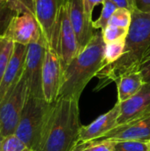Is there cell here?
Returning <instances> with one entry per match:
<instances>
[{
  "label": "cell",
  "mask_w": 150,
  "mask_h": 151,
  "mask_svg": "<svg viewBox=\"0 0 150 151\" xmlns=\"http://www.w3.org/2000/svg\"><path fill=\"white\" fill-rule=\"evenodd\" d=\"M114 145L111 141H94L78 145L73 151H114Z\"/></svg>",
  "instance_id": "23"
},
{
  "label": "cell",
  "mask_w": 150,
  "mask_h": 151,
  "mask_svg": "<svg viewBox=\"0 0 150 151\" xmlns=\"http://www.w3.org/2000/svg\"><path fill=\"white\" fill-rule=\"evenodd\" d=\"M103 2L104 0H83L85 12L89 19L93 20V11L95 7L98 4H103Z\"/></svg>",
  "instance_id": "27"
},
{
  "label": "cell",
  "mask_w": 150,
  "mask_h": 151,
  "mask_svg": "<svg viewBox=\"0 0 150 151\" xmlns=\"http://www.w3.org/2000/svg\"><path fill=\"white\" fill-rule=\"evenodd\" d=\"M139 71L143 77L144 82H150V57L141 61Z\"/></svg>",
  "instance_id": "26"
},
{
  "label": "cell",
  "mask_w": 150,
  "mask_h": 151,
  "mask_svg": "<svg viewBox=\"0 0 150 151\" xmlns=\"http://www.w3.org/2000/svg\"><path fill=\"white\" fill-rule=\"evenodd\" d=\"M134 4L135 10L145 13H150V0H134Z\"/></svg>",
  "instance_id": "29"
},
{
  "label": "cell",
  "mask_w": 150,
  "mask_h": 151,
  "mask_svg": "<svg viewBox=\"0 0 150 151\" xmlns=\"http://www.w3.org/2000/svg\"><path fill=\"white\" fill-rule=\"evenodd\" d=\"M63 68L56 50L47 46L42 67V96L49 103H55L59 95L62 82Z\"/></svg>",
  "instance_id": "9"
},
{
  "label": "cell",
  "mask_w": 150,
  "mask_h": 151,
  "mask_svg": "<svg viewBox=\"0 0 150 151\" xmlns=\"http://www.w3.org/2000/svg\"><path fill=\"white\" fill-rule=\"evenodd\" d=\"M132 23L126 39L123 56L115 63L103 67L96 75L99 81L95 90L115 82L123 74L137 71L150 48V13L134 10Z\"/></svg>",
  "instance_id": "1"
},
{
  "label": "cell",
  "mask_w": 150,
  "mask_h": 151,
  "mask_svg": "<svg viewBox=\"0 0 150 151\" xmlns=\"http://www.w3.org/2000/svg\"><path fill=\"white\" fill-rule=\"evenodd\" d=\"M148 146H149V151H150V140L148 142Z\"/></svg>",
  "instance_id": "32"
},
{
  "label": "cell",
  "mask_w": 150,
  "mask_h": 151,
  "mask_svg": "<svg viewBox=\"0 0 150 151\" xmlns=\"http://www.w3.org/2000/svg\"><path fill=\"white\" fill-rule=\"evenodd\" d=\"M125 46L126 40H118L109 43H105L103 51V68L117 62L123 56L125 51Z\"/></svg>",
  "instance_id": "18"
},
{
  "label": "cell",
  "mask_w": 150,
  "mask_h": 151,
  "mask_svg": "<svg viewBox=\"0 0 150 151\" xmlns=\"http://www.w3.org/2000/svg\"><path fill=\"white\" fill-rule=\"evenodd\" d=\"M54 104H49L43 98L27 97L14 134L32 151L42 150Z\"/></svg>",
  "instance_id": "4"
},
{
  "label": "cell",
  "mask_w": 150,
  "mask_h": 151,
  "mask_svg": "<svg viewBox=\"0 0 150 151\" xmlns=\"http://www.w3.org/2000/svg\"><path fill=\"white\" fill-rule=\"evenodd\" d=\"M132 17L133 13L130 10L126 8H118L111 16L109 24L124 28H129L132 23Z\"/></svg>",
  "instance_id": "22"
},
{
  "label": "cell",
  "mask_w": 150,
  "mask_h": 151,
  "mask_svg": "<svg viewBox=\"0 0 150 151\" xmlns=\"http://www.w3.org/2000/svg\"><path fill=\"white\" fill-rule=\"evenodd\" d=\"M114 3L118 8H126L131 12L135 10V4L134 0H108Z\"/></svg>",
  "instance_id": "28"
},
{
  "label": "cell",
  "mask_w": 150,
  "mask_h": 151,
  "mask_svg": "<svg viewBox=\"0 0 150 151\" xmlns=\"http://www.w3.org/2000/svg\"><path fill=\"white\" fill-rule=\"evenodd\" d=\"M114 142V151H149L148 142L120 141Z\"/></svg>",
  "instance_id": "25"
},
{
  "label": "cell",
  "mask_w": 150,
  "mask_h": 151,
  "mask_svg": "<svg viewBox=\"0 0 150 151\" xmlns=\"http://www.w3.org/2000/svg\"><path fill=\"white\" fill-rule=\"evenodd\" d=\"M104 46L102 33L97 30L88 45L64 70L58 98L80 100L86 86L103 68Z\"/></svg>",
  "instance_id": "2"
},
{
  "label": "cell",
  "mask_w": 150,
  "mask_h": 151,
  "mask_svg": "<svg viewBox=\"0 0 150 151\" xmlns=\"http://www.w3.org/2000/svg\"><path fill=\"white\" fill-rule=\"evenodd\" d=\"M120 114L119 103L113 106L108 112L102 114L95 120L87 126H82L80 133L79 145L99 140L118 125V119Z\"/></svg>",
  "instance_id": "13"
},
{
  "label": "cell",
  "mask_w": 150,
  "mask_h": 151,
  "mask_svg": "<svg viewBox=\"0 0 150 151\" xmlns=\"http://www.w3.org/2000/svg\"><path fill=\"white\" fill-rule=\"evenodd\" d=\"M3 139H4V137H3V135H2V134H1V131H0V150H1V145H2Z\"/></svg>",
  "instance_id": "31"
},
{
  "label": "cell",
  "mask_w": 150,
  "mask_h": 151,
  "mask_svg": "<svg viewBox=\"0 0 150 151\" xmlns=\"http://www.w3.org/2000/svg\"><path fill=\"white\" fill-rule=\"evenodd\" d=\"M47 44L43 37L36 42L27 45L23 76L28 88V96L43 98L42 67Z\"/></svg>",
  "instance_id": "7"
},
{
  "label": "cell",
  "mask_w": 150,
  "mask_h": 151,
  "mask_svg": "<svg viewBox=\"0 0 150 151\" xmlns=\"http://www.w3.org/2000/svg\"><path fill=\"white\" fill-rule=\"evenodd\" d=\"M4 35L14 43L26 46L36 42L42 36L40 26L30 10L20 12L15 15Z\"/></svg>",
  "instance_id": "8"
},
{
  "label": "cell",
  "mask_w": 150,
  "mask_h": 151,
  "mask_svg": "<svg viewBox=\"0 0 150 151\" xmlns=\"http://www.w3.org/2000/svg\"><path fill=\"white\" fill-rule=\"evenodd\" d=\"M67 4L69 18L81 51L97 30L93 27V20L85 12L83 0H67Z\"/></svg>",
  "instance_id": "12"
},
{
  "label": "cell",
  "mask_w": 150,
  "mask_h": 151,
  "mask_svg": "<svg viewBox=\"0 0 150 151\" xmlns=\"http://www.w3.org/2000/svg\"><path fill=\"white\" fill-rule=\"evenodd\" d=\"M50 47L53 48L57 53L63 72L80 52L78 40L69 18L67 0H64Z\"/></svg>",
  "instance_id": "5"
},
{
  "label": "cell",
  "mask_w": 150,
  "mask_h": 151,
  "mask_svg": "<svg viewBox=\"0 0 150 151\" xmlns=\"http://www.w3.org/2000/svg\"><path fill=\"white\" fill-rule=\"evenodd\" d=\"M14 42L5 35H0V83L11 58Z\"/></svg>",
  "instance_id": "19"
},
{
  "label": "cell",
  "mask_w": 150,
  "mask_h": 151,
  "mask_svg": "<svg viewBox=\"0 0 150 151\" xmlns=\"http://www.w3.org/2000/svg\"><path fill=\"white\" fill-rule=\"evenodd\" d=\"M81 127L79 100L59 97L53 106L42 151H73L79 145Z\"/></svg>",
  "instance_id": "3"
},
{
  "label": "cell",
  "mask_w": 150,
  "mask_h": 151,
  "mask_svg": "<svg viewBox=\"0 0 150 151\" xmlns=\"http://www.w3.org/2000/svg\"><path fill=\"white\" fill-rule=\"evenodd\" d=\"M26 10H30L29 0H0V35H4L13 17Z\"/></svg>",
  "instance_id": "17"
},
{
  "label": "cell",
  "mask_w": 150,
  "mask_h": 151,
  "mask_svg": "<svg viewBox=\"0 0 150 151\" xmlns=\"http://www.w3.org/2000/svg\"><path fill=\"white\" fill-rule=\"evenodd\" d=\"M115 83L118 89V102L123 103L136 95L145 82L141 72L137 70L123 74Z\"/></svg>",
  "instance_id": "16"
},
{
  "label": "cell",
  "mask_w": 150,
  "mask_h": 151,
  "mask_svg": "<svg viewBox=\"0 0 150 151\" xmlns=\"http://www.w3.org/2000/svg\"><path fill=\"white\" fill-rule=\"evenodd\" d=\"M27 46L15 43L11 58L0 83V102L21 80L24 73Z\"/></svg>",
  "instance_id": "14"
},
{
  "label": "cell",
  "mask_w": 150,
  "mask_h": 151,
  "mask_svg": "<svg viewBox=\"0 0 150 151\" xmlns=\"http://www.w3.org/2000/svg\"><path fill=\"white\" fill-rule=\"evenodd\" d=\"M64 0H29L30 10L35 17L47 46H50Z\"/></svg>",
  "instance_id": "10"
},
{
  "label": "cell",
  "mask_w": 150,
  "mask_h": 151,
  "mask_svg": "<svg viewBox=\"0 0 150 151\" xmlns=\"http://www.w3.org/2000/svg\"><path fill=\"white\" fill-rule=\"evenodd\" d=\"M28 97L24 76L0 102V131L3 137L15 134Z\"/></svg>",
  "instance_id": "6"
},
{
  "label": "cell",
  "mask_w": 150,
  "mask_h": 151,
  "mask_svg": "<svg viewBox=\"0 0 150 151\" xmlns=\"http://www.w3.org/2000/svg\"><path fill=\"white\" fill-rule=\"evenodd\" d=\"M150 140V115L138 120L118 126L96 141H141Z\"/></svg>",
  "instance_id": "15"
},
{
  "label": "cell",
  "mask_w": 150,
  "mask_h": 151,
  "mask_svg": "<svg viewBox=\"0 0 150 151\" xmlns=\"http://www.w3.org/2000/svg\"><path fill=\"white\" fill-rule=\"evenodd\" d=\"M119 105L120 114L117 127L149 116L150 82H145L136 95L123 103H119Z\"/></svg>",
  "instance_id": "11"
},
{
  "label": "cell",
  "mask_w": 150,
  "mask_h": 151,
  "mask_svg": "<svg viewBox=\"0 0 150 151\" xmlns=\"http://www.w3.org/2000/svg\"><path fill=\"white\" fill-rule=\"evenodd\" d=\"M100 31L102 33L104 43H109L118 40H126L129 32V28H124L108 24Z\"/></svg>",
  "instance_id": "21"
},
{
  "label": "cell",
  "mask_w": 150,
  "mask_h": 151,
  "mask_svg": "<svg viewBox=\"0 0 150 151\" xmlns=\"http://www.w3.org/2000/svg\"><path fill=\"white\" fill-rule=\"evenodd\" d=\"M150 57V48L148 50V51H147V53H146V55L144 56V58H143V59H145V58H149ZM142 59V60H143Z\"/></svg>",
  "instance_id": "30"
},
{
  "label": "cell",
  "mask_w": 150,
  "mask_h": 151,
  "mask_svg": "<svg viewBox=\"0 0 150 151\" xmlns=\"http://www.w3.org/2000/svg\"><path fill=\"white\" fill-rule=\"evenodd\" d=\"M0 151H32L15 134L4 137Z\"/></svg>",
  "instance_id": "24"
},
{
  "label": "cell",
  "mask_w": 150,
  "mask_h": 151,
  "mask_svg": "<svg viewBox=\"0 0 150 151\" xmlns=\"http://www.w3.org/2000/svg\"><path fill=\"white\" fill-rule=\"evenodd\" d=\"M102 5L103 8L99 18L96 20L93 21V27L95 30H102L103 28H104L109 24L110 19L115 12V11L118 8L114 3L108 0H104Z\"/></svg>",
  "instance_id": "20"
}]
</instances>
